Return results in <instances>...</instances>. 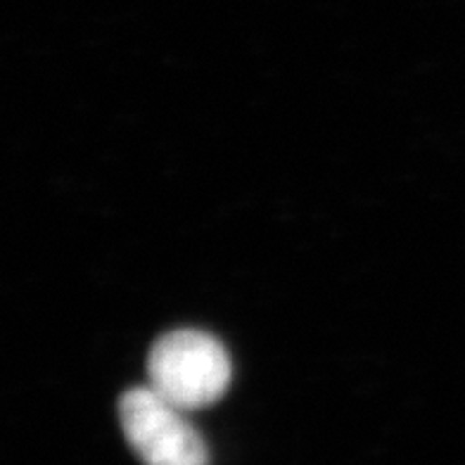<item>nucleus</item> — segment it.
Wrapping results in <instances>:
<instances>
[{
	"instance_id": "f257e3e1",
	"label": "nucleus",
	"mask_w": 465,
	"mask_h": 465,
	"mask_svg": "<svg viewBox=\"0 0 465 465\" xmlns=\"http://www.w3.org/2000/svg\"><path fill=\"white\" fill-rule=\"evenodd\" d=\"M231 375L226 347L214 335L193 328L166 332L147 356V387L188 413L219 401Z\"/></svg>"
},
{
	"instance_id": "f03ea898",
	"label": "nucleus",
	"mask_w": 465,
	"mask_h": 465,
	"mask_svg": "<svg viewBox=\"0 0 465 465\" xmlns=\"http://www.w3.org/2000/svg\"><path fill=\"white\" fill-rule=\"evenodd\" d=\"M119 420L131 449L145 465H209L207 444L188 420V411L150 387L124 394Z\"/></svg>"
}]
</instances>
